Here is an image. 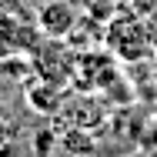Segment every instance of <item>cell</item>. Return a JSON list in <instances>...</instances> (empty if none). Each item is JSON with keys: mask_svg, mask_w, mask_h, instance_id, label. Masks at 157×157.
<instances>
[{"mask_svg": "<svg viewBox=\"0 0 157 157\" xmlns=\"http://www.w3.org/2000/svg\"><path fill=\"white\" fill-rule=\"evenodd\" d=\"M33 74V60L24 54H10L0 60V77H13V80H30Z\"/></svg>", "mask_w": 157, "mask_h": 157, "instance_id": "cell-5", "label": "cell"}, {"mask_svg": "<svg viewBox=\"0 0 157 157\" xmlns=\"http://www.w3.org/2000/svg\"><path fill=\"white\" fill-rule=\"evenodd\" d=\"M33 24H37V30L47 40H67L77 30V24H80V10H77L74 0H47L37 10Z\"/></svg>", "mask_w": 157, "mask_h": 157, "instance_id": "cell-2", "label": "cell"}, {"mask_svg": "<svg viewBox=\"0 0 157 157\" xmlns=\"http://www.w3.org/2000/svg\"><path fill=\"white\" fill-rule=\"evenodd\" d=\"M74 3H77V0H74Z\"/></svg>", "mask_w": 157, "mask_h": 157, "instance_id": "cell-7", "label": "cell"}, {"mask_svg": "<svg viewBox=\"0 0 157 157\" xmlns=\"http://www.w3.org/2000/svg\"><path fill=\"white\" fill-rule=\"evenodd\" d=\"M24 100H27V107H30V110L44 114V117L57 114V110L63 107L60 84H50V80H44V77H37V80H27V87H24Z\"/></svg>", "mask_w": 157, "mask_h": 157, "instance_id": "cell-4", "label": "cell"}, {"mask_svg": "<svg viewBox=\"0 0 157 157\" xmlns=\"http://www.w3.org/2000/svg\"><path fill=\"white\" fill-rule=\"evenodd\" d=\"M144 20H147V17L134 13L130 7L121 10V13H114V17L107 20V27H104V47L124 63L144 60V57L151 54V47H154L151 27H147Z\"/></svg>", "mask_w": 157, "mask_h": 157, "instance_id": "cell-1", "label": "cell"}, {"mask_svg": "<svg viewBox=\"0 0 157 157\" xmlns=\"http://www.w3.org/2000/svg\"><path fill=\"white\" fill-rule=\"evenodd\" d=\"M117 80V57L107 54H80L74 60V84L80 90H107Z\"/></svg>", "mask_w": 157, "mask_h": 157, "instance_id": "cell-3", "label": "cell"}, {"mask_svg": "<svg viewBox=\"0 0 157 157\" xmlns=\"http://www.w3.org/2000/svg\"><path fill=\"white\" fill-rule=\"evenodd\" d=\"M127 7L140 17H154L157 13V0H127Z\"/></svg>", "mask_w": 157, "mask_h": 157, "instance_id": "cell-6", "label": "cell"}]
</instances>
